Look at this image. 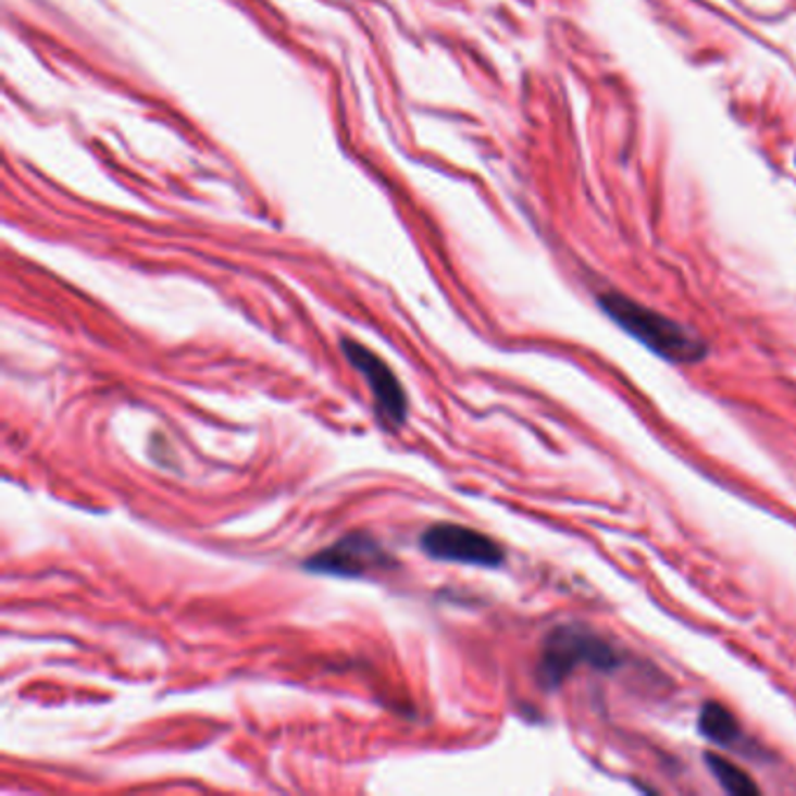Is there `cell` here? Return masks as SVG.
Listing matches in <instances>:
<instances>
[{"mask_svg":"<svg viewBox=\"0 0 796 796\" xmlns=\"http://www.w3.org/2000/svg\"><path fill=\"white\" fill-rule=\"evenodd\" d=\"M395 565L390 551L384 549L378 539L364 533H350L341 537L339 543L325 547L323 551L313 554L304 563V568L313 575H329L344 580H360L384 572Z\"/></svg>","mask_w":796,"mask_h":796,"instance_id":"277c9868","label":"cell"},{"mask_svg":"<svg viewBox=\"0 0 796 796\" xmlns=\"http://www.w3.org/2000/svg\"><path fill=\"white\" fill-rule=\"evenodd\" d=\"M708 769L729 794H759V785L734 761L718 755H708Z\"/></svg>","mask_w":796,"mask_h":796,"instance_id":"52a82bcc","label":"cell"},{"mask_svg":"<svg viewBox=\"0 0 796 796\" xmlns=\"http://www.w3.org/2000/svg\"><path fill=\"white\" fill-rule=\"evenodd\" d=\"M580 666L612 673L624 666V655L612 647L602 635L584 626L554 629L543 645L537 663V680L545 689H556L577 671Z\"/></svg>","mask_w":796,"mask_h":796,"instance_id":"7a4b0ae2","label":"cell"},{"mask_svg":"<svg viewBox=\"0 0 796 796\" xmlns=\"http://www.w3.org/2000/svg\"><path fill=\"white\" fill-rule=\"evenodd\" d=\"M698 731L714 745L734 747V750L743 745V729L722 704H706L700 708Z\"/></svg>","mask_w":796,"mask_h":796,"instance_id":"8992f818","label":"cell"},{"mask_svg":"<svg viewBox=\"0 0 796 796\" xmlns=\"http://www.w3.org/2000/svg\"><path fill=\"white\" fill-rule=\"evenodd\" d=\"M600 307L633 339H638L651 353L668 362L694 364L708 356V344L689 327H684L671 321V318L651 311L624 295H602Z\"/></svg>","mask_w":796,"mask_h":796,"instance_id":"6da1fadb","label":"cell"},{"mask_svg":"<svg viewBox=\"0 0 796 796\" xmlns=\"http://www.w3.org/2000/svg\"><path fill=\"white\" fill-rule=\"evenodd\" d=\"M341 350L346 360L353 364V370H358L362 378L368 381L381 425L390 430L400 427L407 421L409 400L390 364L356 339H341Z\"/></svg>","mask_w":796,"mask_h":796,"instance_id":"5b68a950","label":"cell"},{"mask_svg":"<svg viewBox=\"0 0 796 796\" xmlns=\"http://www.w3.org/2000/svg\"><path fill=\"white\" fill-rule=\"evenodd\" d=\"M421 549L430 559L444 563L480 568H500L505 563V551L496 539L460 523L430 525L421 535Z\"/></svg>","mask_w":796,"mask_h":796,"instance_id":"3957f363","label":"cell"}]
</instances>
